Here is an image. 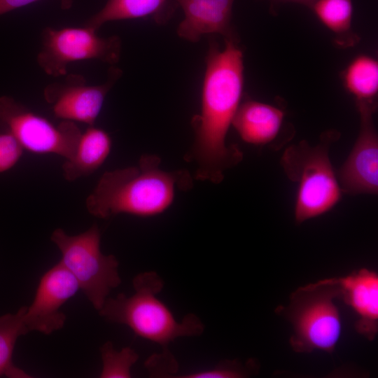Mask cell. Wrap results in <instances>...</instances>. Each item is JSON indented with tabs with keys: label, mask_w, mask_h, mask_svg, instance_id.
<instances>
[{
	"label": "cell",
	"mask_w": 378,
	"mask_h": 378,
	"mask_svg": "<svg viewBox=\"0 0 378 378\" xmlns=\"http://www.w3.org/2000/svg\"><path fill=\"white\" fill-rule=\"evenodd\" d=\"M243 85V53L238 41H225V47L221 49L214 39L210 38L200 111L192 120L194 139L185 156L188 162L195 164L196 180L220 183L225 172L243 159L241 149L226 142L241 104Z\"/></svg>",
	"instance_id": "obj_1"
},
{
	"label": "cell",
	"mask_w": 378,
	"mask_h": 378,
	"mask_svg": "<svg viewBox=\"0 0 378 378\" xmlns=\"http://www.w3.org/2000/svg\"><path fill=\"white\" fill-rule=\"evenodd\" d=\"M161 162L158 155L145 154L134 166L104 172L86 199L88 212L107 219L121 214L150 217L167 211L176 192L190 189L193 182L187 170H165Z\"/></svg>",
	"instance_id": "obj_2"
},
{
	"label": "cell",
	"mask_w": 378,
	"mask_h": 378,
	"mask_svg": "<svg viewBox=\"0 0 378 378\" xmlns=\"http://www.w3.org/2000/svg\"><path fill=\"white\" fill-rule=\"evenodd\" d=\"M134 293H123L108 298L99 314L105 320L128 326L136 335L167 346L181 337L200 335L204 329L200 319L192 314H187L178 322L169 307L157 295L163 281L154 272L137 274L132 281Z\"/></svg>",
	"instance_id": "obj_3"
},
{
	"label": "cell",
	"mask_w": 378,
	"mask_h": 378,
	"mask_svg": "<svg viewBox=\"0 0 378 378\" xmlns=\"http://www.w3.org/2000/svg\"><path fill=\"white\" fill-rule=\"evenodd\" d=\"M340 136V132L328 130L321 134L316 146L302 140L282 154L280 164L287 177L298 185V223L328 212L341 200L342 192L329 157V148Z\"/></svg>",
	"instance_id": "obj_4"
},
{
	"label": "cell",
	"mask_w": 378,
	"mask_h": 378,
	"mask_svg": "<svg viewBox=\"0 0 378 378\" xmlns=\"http://www.w3.org/2000/svg\"><path fill=\"white\" fill-rule=\"evenodd\" d=\"M337 298V286L332 278L326 279L298 288L287 307L276 309L292 324L289 342L295 352L335 350L342 332L340 313L334 302Z\"/></svg>",
	"instance_id": "obj_5"
},
{
	"label": "cell",
	"mask_w": 378,
	"mask_h": 378,
	"mask_svg": "<svg viewBox=\"0 0 378 378\" xmlns=\"http://www.w3.org/2000/svg\"><path fill=\"white\" fill-rule=\"evenodd\" d=\"M50 239L61 252V264L74 276L79 288L99 311L111 290L121 284V279L115 256L101 251V232L97 224L76 235L57 228Z\"/></svg>",
	"instance_id": "obj_6"
},
{
	"label": "cell",
	"mask_w": 378,
	"mask_h": 378,
	"mask_svg": "<svg viewBox=\"0 0 378 378\" xmlns=\"http://www.w3.org/2000/svg\"><path fill=\"white\" fill-rule=\"evenodd\" d=\"M87 27L55 29L47 27L41 32V48L36 56L38 66L48 75L67 74V66L74 62L99 60L116 64L122 43L118 36L102 37Z\"/></svg>",
	"instance_id": "obj_7"
},
{
	"label": "cell",
	"mask_w": 378,
	"mask_h": 378,
	"mask_svg": "<svg viewBox=\"0 0 378 378\" xmlns=\"http://www.w3.org/2000/svg\"><path fill=\"white\" fill-rule=\"evenodd\" d=\"M0 120L6 124L23 149L71 158L81 131L76 122L55 125L9 96L0 97Z\"/></svg>",
	"instance_id": "obj_8"
},
{
	"label": "cell",
	"mask_w": 378,
	"mask_h": 378,
	"mask_svg": "<svg viewBox=\"0 0 378 378\" xmlns=\"http://www.w3.org/2000/svg\"><path fill=\"white\" fill-rule=\"evenodd\" d=\"M121 75L120 69L111 66L106 82L91 85L82 75L66 74L63 81L47 85L43 97L55 118L94 125L107 94Z\"/></svg>",
	"instance_id": "obj_9"
},
{
	"label": "cell",
	"mask_w": 378,
	"mask_h": 378,
	"mask_svg": "<svg viewBox=\"0 0 378 378\" xmlns=\"http://www.w3.org/2000/svg\"><path fill=\"white\" fill-rule=\"evenodd\" d=\"M360 130L349 157L337 173L342 193L377 195L378 192V135L373 114L376 102H356Z\"/></svg>",
	"instance_id": "obj_10"
},
{
	"label": "cell",
	"mask_w": 378,
	"mask_h": 378,
	"mask_svg": "<svg viewBox=\"0 0 378 378\" xmlns=\"http://www.w3.org/2000/svg\"><path fill=\"white\" fill-rule=\"evenodd\" d=\"M79 289L76 279L60 262L46 272L27 307L24 323L27 332L49 335L62 329L66 316L60 309Z\"/></svg>",
	"instance_id": "obj_11"
},
{
	"label": "cell",
	"mask_w": 378,
	"mask_h": 378,
	"mask_svg": "<svg viewBox=\"0 0 378 378\" xmlns=\"http://www.w3.org/2000/svg\"><path fill=\"white\" fill-rule=\"evenodd\" d=\"M184 14L176 32L179 37L198 42L203 36L219 34L225 41H238L232 24L234 0H174Z\"/></svg>",
	"instance_id": "obj_12"
},
{
	"label": "cell",
	"mask_w": 378,
	"mask_h": 378,
	"mask_svg": "<svg viewBox=\"0 0 378 378\" xmlns=\"http://www.w3.org/2000/svg\"><path fill=\"white\" fill-rule=\"evenodd\" d=\"M339 290V298L350 307L357 316L355 329L368 340L378 332V274L361 268L344 276L332 278Z\"/></svg>",
	"instance_id": "obj_13"
},
{
	"label": "cell",
	"mask_w": 378,
	"mask_h": 378,
	"mask_svg": "<svg viewBox=\"0 0 378 378\" xmlns=\"http://www.w3.org/2000/svg\"><path fill=\"white\" fill-rule=\"evenodd\" d=\"M284 116V112L279 108L247 99L239 104L232 126L244 141L253 145H265L278 135Z\"/></svg>",
	"instance_id": "obj_14"
},
{
	"label": "cell",
	"mask_w": 378,
	"mask_h": 378,
	"mask_svg": "<svg viewBox=\"0 0 378 378\" xmlns=\"http://www.w3.org/2000/svg\"><path fill=\"white\" fill-rule=\"evenodd\" d=\"M178 7L174 0H108L84 25L98 31L108 22L147 18L164 24L171 19Z\"/></svg>",
	"instance_id": "obj_15"
},
{
	"label": "cell",
	"mask_w": 378,
	"mask_h": 378,
	"mask_svg": "<svg viewBox=\"0 0 378 378\" xmlns=\"http://www.w3.org/2000/svg\"><path fill=\"white\" fill-rule=\"evenodd\" d=\"M111 146V139L105 130L89 126L81 133L73 155L62 164L64 178L74 181L94 173L108 157Z\"/></svg>",
	"instance_id": "obj_16"
},
{
	"label": "cell",
	"mask_w": 378,
	"mask_h": 378,
	"mask_svg": "<svg viewBox=\"0 0 378 378\" xmlns=\"http://www.w3.org/2000/svg\"><path fill=\"white\" fill-rule=\"evenodd\" d=\"M310 8L334 34L337 46L351 47L359 41L351 27L352 0H314Z\"/></svg>",
	"instance_id": "obj_17"
},
{
	"label": "cell",
	"mask_w": 378,
	"mask_h": 378,
	"mask_svg": "<svg viewBox=\"0 0 378 378\" xmlns=\"http://www.w3.org/2000/svg\"><path fill=\"white\" fill-rule=\"evenodd\" d=\"M343 83L356 102H375L378 92V63L368 55L354 58L344 71Z\"/></svg>",
	"instance_id": "obj_18"
},
{
	"label": "cell",
	"mask_w": 378,
	"mask_h": 378,
	"mask_svg": "<svg viewBox=\"0 0 378 378\" xmlns=\"http://www.w3.org/2000/svg\"><path fill=\"white\" fill-rule=\"evenodd\" d=\"M27 306L21 307L15 313L0 316V377L30 378L31 376L15 366L13 354L18 339L28 333L24 316Z\"/></svg>",
	"instance_id": "obj_19"
},
{
	"label": "cell",
	"mask_w": 378,
	"mask_h": 378,
	"mask_svg": "<svg viewBox=\"0 0 378 378\" xmlns=\"http://www.w3.org/2000/svg\"><path fill=\"white\" fill-rule=\"evenodd\" d=\"M100 352L102 369L99 377H131V368L139 359V355L134 349L125 347L117 351L111 342H107L101 346Z\"/></svg>",
	"instance_id": "obj_20"
},
{
	"label": "cell",
	"mask_w": 378,
	"mask_h": 378,
	"mask_svg": "<svg viewBox=\"0 0 378 378\" xmlns=\"http://www.w3.org/2000/svg\"><path fill=\"white\" fill-rule=\"evenodd\" d=\"M23 150L8 127L0 120V173L13 167L22 157Z\"/></svg>",
	"instance_id": "obj_21"
},
{
	"label": "cell",
	"mask_w": 378,
	"mask_h": 378,
	"mask_svg": "<svg viewBox=\"0 0 378 378\" xmlns=\"http://www.w3.org/2000/svg\"><path fill=\"white\" fill-rule=\"evenodd\" d=\"M246 370L235 361H227L226 363L220 364L215 368L197 372L181 377L184 378H238L246 377Z\"/></svg>",
	"instance_id": "obj_22"
},
{
	"label": "cell",
	"mask_w": 378,
	"mask_h": 378,
	"mask_svg": "<svg viewBox=\"0 0 378 378\" xmlns=\"http://www.w3.org/2000/svg\"><path fill=\"white\" fill-rule=\"evenodd\" d=\"M39 0H0V15ZM62 9L71 8L73 0H59Z\"/></svg>",
	"instance_id": "obj_23"
},
{
	"label": "cell",
	"mask_w": 378,
	"mask_h": 378,
	"mask_svg": "<svg viewBox=\"0 0 378 378\" xmlns=\"http://www.w3.org/2000/svg\"><path fill=\"white\" fill-rule=\"evenodd\" d=\"M272 1H281V2L299 3L310 8L311 5L312 4L314 0H272Z\"/></svg>",
	"instance_id": "obj_24"
}]
</instances>
